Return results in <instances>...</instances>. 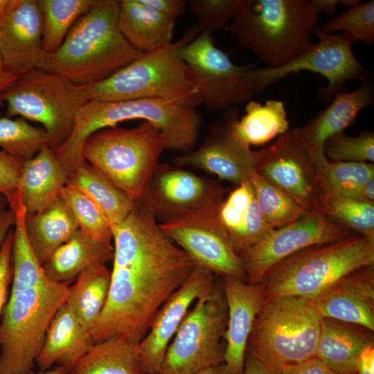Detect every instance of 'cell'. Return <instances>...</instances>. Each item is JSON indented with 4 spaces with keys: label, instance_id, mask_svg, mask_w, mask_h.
<instances>
[{
    "label": "cell",
    "instance_id": "4316f807",
    "mask_svg": "<svg viewBox=\"0 0 374 374\" xmlns=\"http://www.w3.org/2000/svg\"><path fill=\"white\" fill-rule=\"evenodd\" d=\"M373 332L361 326L321 318L316 357L335 374H355L359 354L373 344Z\"/></svg>",
    "mask_w": 374,
    "mask_h": 374
},
{
    "label": "cell",
    "instance_id": "681fc988",
    "mask_svg": "<svg viewBox=\"0 0 374 374\" xmlns=\"http://www.w3.org/2000/svg\"><path fill=\"white\" fill-rule=\"evenodd\" d=\"M265 366L247 352L242 374H280Z\"/></svg>",
    "mask_w": 374,
    "mask_h": 374
},
{
    "label": "cell",
    "instance_id": "db71d44e",
    "mask_svg": "<svg viewBox=\"0 0 374 374\" xmlns=\"http://www.w3.org/2000/svg\"><path fill=\"white\" fill-rule=\"evenodd\" d=\"M17 78L6 70L0 54V105L2 94Z\"/></svg>",
    "mask_w": 374,
    "mask_h": 374
},
{
    "label": "cell",
    "instance_id": "d6986e66",
    "mask_svg": "<svg viewBox=\"0 0 374 374\" xmlns=\"http://www.w3.org/2000/svg\"><path fill=\"white\" fill-rule=\"evenodd\" d=\"M215 286V274L195 265L183 285L163 303L138 344L144 374H159L168 346L190 306Z\"/></svg>",
    "mask_w": 374,
    "mask_h": 374
},
{
    "label": "cell",
    "instance_id": "83f0119b",
    "mask_svg": "<svg viewBox=\"0 0 374 374\" xmlns=\"http://www.w3.org/2000/svg\"><path fill=\"white\" fill-rule=\"evenodd\" d=\"M118 24L126 40L140 52H152L172 42L175 20L151 10L139 0L119 1Z\"/></svg>",
    "mask_w": 374,
    "mask_h": 374
},
{
    "label": "cell",
    "instance_id": "c3c4849f",
    "mask_svg": "<svg viewBox=\"0 0 374 374\" xmlns=\"http://www.w3.org/2000/svg\"><path fill=\"white\" fill-rule=\"evenodd\" d=\"M355 374H374V344L366 347L359 354Z\"/></svg>",
    "mask_w": 374,
    "mask_h": 374
},
{
    "label": "cell",
    "instance_id": "6f0895ef",
    "mask_svg": "<svg viewBox=\"0 0 374 374\" xmlns=\"http://www.w3.org/2000/svg\"><path fill=\"white\" fill-rule=\"evenodd\" d=\"M69 370L64 366H57L51 371H46L45 372H40L39 373L31 374H69Z\"/></svg>",
    "mask_w": 374,
    "mask_h": 374
},
{
    "label": "cell",
    "instance_id": "9c48e42d",
    "mask_svg": "<svg viewBox=\"0 0 374 374\" xmlns=\"http://www.w3.org/2000/svg\"><path fill=\"white\" fill-rule=\"evenodd\" d=\"M165 150L160 130L148 121L132 128L98 130L84 141V160L134 202L141 201Z\"/></svg>",
    "mask_w": 374,
    "mask_h": 374
},
{
    "label": "cell",
    "instance_id": "7bdbcfd3",
    "mask_svg": "<svg viewBox=\"0 0 374 374\" xmlns=\"http://www.w3.org/2000/svg\"><path fill=\"white\" fill-rule=\"evenodd\" d=\"M242 0H189L190 12L197 18L200 33L225 28L238 13Z\"/></svg>",
    "mask_w": 374,
    "mask_h": 374
},
{
    "label": "cell",
    "instance_id": "9a60e30c",
    "mask_svg": "<svg viewBox=\"0 0 374 374\" xmlns=\"http://www.w3.org/2000/svg\"><path fill=\"white\" fill-rule=\"evenodd\" d=\"M227 192L213 179L159 163L141 202L159 224H164L218 207Z\"/></svg>",
    "mask_w": 374,
    "mask_h": 374
},
{
    "label": "cell",
    "instance_id": "4fadbf2b",
    "mask_svg": "<svg viewBox=\"0 0 374 374\" xmlns=\"http://www.w3.org/2000/svg\"><path fill=\"white\" fill-rule=\"evenodd\" d=\"M256 173L290 196L308 213H322L327 196L321 168L297 128L256 151Z\"/></svg>",
    "mask_w": 374,
    "mask_h": 374
},
{
    "label": "cell",
    "instance_id": "7c38bea8",
    "mask_svg": "<svg viewBox=\"0 0 374 374\" xmlns=\"http://www.w3.org/2000/svg\"><path fill=\"white\" fill-rule=\"evenodd\" d=\"M314 35L318 42L290 62L276 68L253 66L249 71V78L255 92H262L292 73L307 71L323 75L328 80L327 86L317 91V96L330 102L338 93L346 91L348 80H368L366 70L354 55L353 41L348 35L325 33L319 28Z\"/></svg>",
    "mask_w": 374,
    "mask_h": 374
},
{
    "label": "cell",
    "instance_id": "3957f363",
    "mask_svg": "<svg viewBox=\"0 0 374 374\" xmlns=\"http://www.w3.org/2000/svg\"><path fill=\"white\" fill-rule=\"evenodd\" d=\"M198 106L195 103L160 99L89 100L77 113L70 136L54 152L69 175L86 162L82 146L92 134L124 121L142 120L160 130L165 150L186 154L193 150L199 136Z\"/></svg>",
    "mask_w": 374,
    "mask_h": 374
},
{
    "label": "cell",
    "instance_id": "484cf974",
    "mask_svg": "<svg viewBox=\"0 0 374 374\" xmlns=\"http://www.w3.org/2000/svg\"><path fill=\"white\" fill-rule=\"evenodd\" d=\"M67 181V173L48 145L33 158L25 161L19 190L26 214H36L49 207L60 197Z\"/></svg>",
    "mask_w": 374,
    "mask_h": 374
},
{
    "label": "cell",
    "instance_id": "d590c367",
    "mask_svg": "<svg viewBox=\"0 0 374 374\" xmlns=\"http://www.w3.org/2000/svg\"><path fill=\"white\" fill-rule=\"evenodd\" d=\"M249 182L265 222L272 229L287 226L309 213L257 173Z\"/></svg>",
    "mask_w": 374,
    "mask_h": 374
},
{
    "label": "cell",
    "instance_id": "f5cc1de1",
    "mask_svg": "<svg viewBox=\"0 0 374 374\" xmlns=\"http://www.w3.org/2000/svg\"><path fill=\"white\" fill-rule=\"evenodd\" d=\"M352 198L374 204V179L364 184Z\"/></svg>",
    "mask_w": 374,
    "mask_h": 374
},
{
    "label": "cell",
    "instance_id": "b9f144b4",
    "mask_svg": "<svg viewBox=\"0 0 374 374\" xmlns=\"http://www.w3.org/2000/svg\"><path fill=\"white\" fill-rule=\"evenodd\" d=\"M326 157L333 161H374V132L362 131L357 136L344 132L329 138L323 145Z\"/></svg>",
    "mask_w": 374,
    "mask_h": 374
},
{
    "label": "cell",
    "instance_id": "30bf717a",
    "mask_svg": "<svg viewBox=\"0 0 374 374\" xmlns=\"http://www.w3.org/2000/svg\"><path fill=\"white\" fill-rule=\"evenodd\" d=\"M89 100L87 85L40 69L18 78L1 97L6 116L40 123L53 150L70 136L77 113Z\"/></svg>",
    "mask_w": 374,
    "mask_h": 374
},
{
    "label": "cell",
    "instance_id": "1f68e13d",
    "mask_svg": "<svg viewBox=\"0 0 374 374\" xmlns=\"http://www.w3.org/2000/svg\"><path fill=\"white\" fill-rule=\"evenodd\" d=\"M290 123L284 103L267 100L265 104L249 100L245 114L232 123L233 134L249 146L263 145L289 131Z\"/></svg>",
    "mask_w": 374,
    "mask_h": 374
},
{
    "label": "cell",
    "instance_id": "7dc6e473",
    "mask_svg": "<svg viewBox=\"0 0 374 374\" xmlns=\"http://www.w3.org/2000/svg\"><path fill=\"white\" fill-rule=\"evenodd\" d=\"M280 374H335L328 368L317 357L288 366Z\"/></svg>",
    "mask_w": 374,
    "mask_h": 374
},
{
    "label": "cell",
    "instance_id": "6da1fadb",
    "mask_svg": "<svg viewBox=\"0 0 374 374\" xmlns=\"http://www.w3.org/2000/svg\"><path fill=\"white\" fill-rule=\"evenodd\" d=\"M112 232L109 294L91 335L94 343L118 337L139 344L195 264L141 201L123 222L112 226Z\"/></svg>",
    "mask_w": 374,
    "mask_h": 374
},
{
    "label": "cell",
    "instance_id": "f1b7e54d",
    "mask_svg": "<svg viewBox=\"0 0 374 374\" xmlns=\"http://www.w3.org/2000/svg\"><path fill=\"white\" fill-rule=\"evenodd\" d=\"M114 248L96 241L78 229L42 265L46 275L57 283L76 278L84 270L113 259Z\"/></svg>",
    "mask_w": 374,
    "mask_h": 374
},
{
    "label": "cell",
    "instance_id": "680465c9",
    "mask_svg": "<svg viewBox=\"0 0 374 374\" xmlns=\"http://www.w3.org/2000/svg\"><path fill=\"white\" fill-rule=\"evenodd\" d=\"M6 204H8L6 199L0 194V214L5 211L4 208Z\"/></svg>",
    "mask_w": 374,
    "mask_h": 374
},
{
    "label": "cell",
    "instance_id": "5b68a950",
    "mask_svg": "<svg viewBox=\"0 0 374 374\" xmlns=\"http://www.w3.org/2000/svg\"><path fill=\"white\" fill-rule=\"evenodd\" d=\"M319 14L310 0H242L225 30L267 64L281 66L309 49Z\"/></svg>",
    "mask_w": 374,
    "mask_h": 374
},
{
    "label": "cell",
    "instance_id": "ab89813d",
    "mask_svg": "<svg viewBox=\"0 0 374 374\" xmlns=\"http://www.w3.org/2000/svg\"><path fill=\"white\" fill-rule=\"evenodd\" d=\"M322 214L359 234L374 238V204L353 198L327 195Z\"/></svg>",
    "mask_w": 374,
    "mask_h": 374
},
{
    "label": "cell",
    "instance_id": "f35d334b",
    "mask_svg": "<svg viewBox=\"0 0 374 374\" xmlns=\"http://www.w3.org/2000/svg\"><path fill=\"white\" fill-rule=\"evenodd\" d=\"M321 174L327 195L352 198L364 184L374 179V164L328 159Z\"/></svg>",
    "mask_w": 374,
    "mask_h": 374
},
{
    "label": "cell",
    "instance_id": "74e56055",
    "mask_svg": "<svg viewBox=\"0 0 374 374\" xmlns=\"http://www.w3.org/2000/svg\"><path fill=\"white\" fill-rule=\"evenodd\" d=\"M46 145L47 135L43 128L32 125L19 117L0 118V148L23 161L33 158Z\"/></svg>",
    "mask_w": 374,
    "mask_h": 374
},
{
    "label": "cell",
    "instance_id": "ffe728a7",
    "mask_svg": "<svg viewBox=\"0 0 374 374\" xmlns=\"http://www.w3.org/2000/svg\"><path fill=\"white\" fill-rule=\"evenodd\" d=\"M42 34L43 18L38 0H20L0 23V54L9 73L19 78L39 68L46 55Z\"/></svg>",
    "mask_w": 374,
    "mask_h": 374
},
{
    "label": "cell",
    "instance_id": "7a4b0ae2",
    "mask_svg": "<svg viewBox=\"0 0 374 374\" xmlns=\"http://www.w3.org/2000/svg\"><path fill=\"white\" fill-rule=\"evenodd\" d=\"M12 285L0 319V374H31L48 327L66 302L69 284L50 279L28 239L21 198L10 208Z\"/></svg>",
    "mask_w": 374,
    "mask_h": 374
},
{
    "label": "cell",
    "instance_id": "ac0fdd59",
    "mask_svg": "<svg viewBox=\"0 0 374 374\" xmlns=\"http://www.w3.org/2000/svg\"><path fill=\"white\" fill-rule=\"evenodd\" d=\"M238 114L235 107L226 109L213 125L205 142L198 149L175 157L173 163L179 167L202 169L237 186L249 181L256 173V151L232 131V123Z\"/></svg>",
    "mask_w": 374,
    "mask_h": 374
},
{
    "label": "cell",
    "instance_id": "d4e9b609",
    "mask_svg": "<svg viewBox=\"0 0 374 374\" xmlns=\"http://www.w3.org/2000/svg\"><path fill=\"white\" fill-rule=\"evenodd\" d=\"M93 344L90 332L64 303L48 327L35 362L41 372L48 371L55 364L70 371Z\"/></svg>",
    "mask_w": 374,
    "mask_h": 374
},
{
    "label": "cell",
    "instance_id": "44dd1931",
    "mask_svg": "<svg viewBox=\"0 0 374 374\" xmlns=\"http://www.w3.org/2000/svg\"><path fill=\"white\" fill-rule=\"evenodd\" d=\"M223 294L227 308L224 363L231 374H242L249 338L265 300L264 288L261 283L223 277Z\"/></svg>",
    "mask_w": 374,
    "mask_h": 374
},
{
    "label": "cell",
    "instance_id": "e575fe53",
    "mask_svg": "<svg viewBox=\"0 0 374 374\" xmlns=\"http://www.w3.org/2000/svg\"><path fill=\"white\" fill-rule=\"evenodd\" d=\"M43 18L42 46L46 54L55 52L77 20L96 0H38Z\"/></svg>",
    "mask_w": 374,
    "mask_h": 374
},
{
    "label": "cell",
    "instance_id": "836d02e7",
    "mask_svg": "<svg viewBox=\"0 0 374 374\" xmlns=\"http://www.w3.org/2000/svg\"><path fill=\"white\" fill-rule=\"evenodd\" d=\"M110 280L106 265L98 264L84 270L69 286L65 303L90 333L106 303Z\"/></svg>",
    "mask_w": 374,
    "mask_h": 374
},
{
    "label": "cell",
    "instance_id": "52a82bcc",
    "mask_svg": "<svg viewBox=\"0 0 374 374\" xmlns=\"http://www.w3.org/2000/svg\"><path fill=\"white\" fill-rule=\"evenodd\" d=\"M199 33L190 27L177 42L142 53L98 82L87 85L89 100L160 99L200 105L198 92L182 56V49Z\"/></svg>",
    "mask_w": 374,
    "mask_h": 374
},
{
    "label": "cell",
    "instance_id": "2e32d148",
    "mask_svg": "<svg viewBox=\"0 0 374 374\" xmlns=\"http://www.w3.org/2000/svg\"><path fill=\"white\" fill-rule=\"evenodd\" d=\"M351 229L322 213H309L287 226L274 229L240 255L247 283L259 284L272 266L307 247L332 242L352 234Z\"/></svg>",
    "mask_w": 374,
    "mask_h": 374
},
{
    "label": "cell",
    "instance_id": "ba28073f",
    "mask_svg": "<svg viewBox=\"0 0 374 374\" xmlns=\"http://www.w3.org/2000/svg\"><path fill=\"white\" fill-rule=\"evenodd\" d=\"M321 321L307 299L286 296L265 299L256 317L247 352L280 373L316 357Z\"/></svg>",
    "mask_w": 374,
    "mask_h": 374
},
{
    "label": "cell",
    "instance_id": "f546056e",
    "mask_svg": "<svg viewBox=\"0 0 374 374\" xmlns=\"http://www.w3.org/2000/svg\"><path fill=\"white\" fill-rule=\"evenodd\" d=\"M25 222L30 245L42 265L79 229L70 208L60 197L44 211L26 214Z\"/></svg>",
    "mask_w": 374,
    "mask_h": 374
},
{
    "label": "cell",
    "instance_id": "cb8c5ba5",
    "mask_svg": "<svg viewBox=\"0 0 374 374\" xmlns=\"http://www.w3.org/2000/svg\"><path fill=\"white\" fill-rule=\"evenodd\" d=\"M217 220L238 256L274 229L265 222L249 181L237 186L224 199Z\"/></svg>",
    "mask_w": 374,
    "mask_h": 374
},
{
    "label": "cell",
    "instance_id": "f907efd6",
    "mask_svg": "<svg viewBox=\"0 0 374 374\" xmlns=\"http://www.w3.org/2000/svg\"><path fill=\"white\" fill-rule=\"evenodd\" d=\"M311 3L319 14L322 12L328 15H334L337 7L341 6L342 0H310Z\"/></svg>",
    "mask_w": 374,
    "mask_h": 374
},
{
    "label": "cell",
    "instance_id": "ee69618b",
    "mask_svg": "<svg viewBox=\"0 0 374 374\" xmlns=\"http://www.w3.org/2000/svg\"><path fill=\"white\" fill-rule=\"evenodd\" d=\"M24 161L0 150V194L10 207L20 195L19 180Z\"/></svg>",
    "mask_w": 374,
    "mask_h": 374
},
{
    "label": "cell",
    "instance_id": "277c9868",
    "mask_svg": "<svg viewBox=\"0 0 374 374\" xmlns=\"http://www.w3.org/2000/svg\"><path fill=\"white\" fill-rule=\"evenodd\" d=\"M119 1L96 0L72 26L60 48L46 54L39 69L75 84L90 85L138 57L118 28Z\"/></svg>",
    "mask_w": 374,
    "mask_h": 374
},
{
    "label": "cell",
    "instance_id": "bcb514c9",
    "mask_svg": "<svg viewBox=\"0 0 374 374\" xmlns=\"http://www.w3.org/2000/svg\"><path fill=\"white\" fill-rule=\"evenodd\" d=\"M146 7L172 19H176L186 10L185 0H139Z\"/></svg>",
    "mask_w": 374,
    "mask_h": 374
},
{
    "label": "cell",
    "instance_id": "4dcf8cb0",
    "mask_svg": "<svg viewBox=\"0 0 374 374\" xmlns=\"http://www.w3.org/2000/svg\"><path fill=\"white\" fill-rule=\"evenodd\" d=\"M69 374H144L138 344L113 337L94 343Z\"/></svg>",
    "mask_w": 374,
    "mask_h": 374
},
{
    "label": "cell",
    "instance_id": "603a6c76",
    "mask_svg": "<svg viewBox=\"0 0 374 374\" xmlns=\"http://www.w3.org/2000/svg\"><path fill=\"white\" fill-rule=\"evenodd\" d=\"M373 102V87L371 81L367 80L353 91L336 95L331 103L308 124L297 127L303 143L321 168L328 161L323 153L326 141L344 132L355 121L360 112Z\"/></svg>",
    "mask_w": 374,
    "mask_h": 374
},
{
    "label": "cell",
    "instance_id": "11a10c76",
    "mask_svg": "<svg viewBox=\"0 0 374 374\" xmlns=\"http://www.w3.org/2000/svg\"><path fill=\"white\" fill-rule=\"evenodd\" d=\"M20 0H0V23L2 22L7 16L18 5Z\"/></svg>",
    "mask_w": 374,
    "mask_h": 374
},
{
    "label": "cell",
    "instance_id": "8992f818",
    "mask_svg": "<svg viewBox=\"0 0 374 374\" xmlns=\"http://www.w3.org/2000/svg\"><path fill=\"white\" fill-rule=\"evenodd\" d=\"M371 265L374 238L351 234L292 254L269 268L260 283L265 299L290 296L313 301L348 274Z\"/></svg>",
    "mask_w": 374,
    "mask_h": 374
},
{
    "label": "cell",
    "instance_id": "e0dca14e",
    "mask_svg": "<svg viewBox=\"0 0 374 374\" xmlns=\"http://www.w3.org/2000/svg\"><path fill=\"white\" fill-rule=\"evenodd\" d=\"M219 206L159 226L195 265L215 275L234 277L247 282L244 264L229 244L219 224Z\"/></svg>",
    "mask_w": 374,
    "mask_h": 374
},
{
    "label": "cell",
    "instance_id": "d6a6232c",
    "mask_svg": "<svg viewBox=\"0 0 374 374\" xmlns=\"http://www.w3.org/2000/svg\"><path fill=\"white\" fill-rule=\"evenodd\" d=\"M67 184L89 197L103 211L111 226L123 222L136 204L87 162L68 175Z\"/></svg>",
    "mask_w": 374,
    "mask_h": 374
},
{
    "label": "cell",
    "instance_id": "60d3db41",
    "mask_svg": "<svg viewBox=\"0 0 374 374\" xmlns=\"http://www.w3.org/2000/svg\"><path fill=\"white\" fill-rule=\"evenodd\" d=\"M321 31L332 34L344 31L354 42L367 44L374 42V1L370 0L349 7L345 12L323 24Z\"/></svg>",
    "mask_w": 374,
    "mask_h": 374
},
{
    "label": "cell",
    "instance_id": "7402d4cb",
    "mask_svg": "<svg viewBox=\"0 0 374 374\" xmlns=\"http://www.w3.org/2000/svg\"><path fill=\"white\" fill-rule=\"evenodd\" d=\"M321 318L374 331V265L348 274L325 294L310 301Z\"/></svg>",
    "mask_w": 374,
    "mask_h": 374
},
{
    "label": "cell",
    "instance_id": "9f6ffc18",
    "mask_svg": "<svg viewBox=\"0 0 374 374\" xmlns=\"http://www.w3.org/2000/svg\"><path fill=\"white\" fill-rule=\"evenodd\" d=\"M196 374H231L224 363L205 368Z\"/></svg>",
    "mask_w": 374,
    "mask_h": 374
},
{
    "label": "cell",
    "instance_id": "f6af8a7d",
    "mask_svg": "<svg viewBox=\"0 0 374 374\" xmlns=\"http://www.w3.org/2000/svg\"><path fill=\"white\" fill-rule=\"evenodd\" d=\"M12 228L0 246V319L12 280Z\"/></svg>",
    "mask_w": 374,
    "mask_h": 374
},
{
    "label": "cell",
    "instance_id": "8fae6325",
    "mask_svg": "<svg viewBox=\"0 0 374 374\" xmlns=\"http://www.w3.org/2000/svg\"><path fill=\"white\" fill-rule=\"evenodd\" d=\"M193 304L168 346L159 374H196L224 363L227 308L223 292L215 286Z\"/></svg>",
    "mask_w": 374,
    "mask_h": 374
},
{
    "label": "cell",
    "instance_id": "5bb4252c",
    "mask_svg": "<svg viewBox=\"0 0 374 374\" xmlns=\"http://www.w3.org/2000/svg\"><path fill=\"white\" fill-rule=\"evenodd\" d=\"M184 60L198 92L200 105L227 109L252 100L255 91L249 78L253 64L238 65L217 48L211 33H199L182 49Z\"/></svg>",
    "mask_w": 374,
    "mask_h": 374
},
{
    "label": "cell",
    "instance_id": "816d5d0a",
    "mask_svg": "<svg viewBox=\"0 0 374 374\" xmlns=\"http://www.w3.org/2000/svg\"><path fill=\"white\" fill-rule=\"evenodd\" d=\"M15 222V216L12 210H5L0 214V246L14 226Z\"/></svg>",
    "mask_w": 374,
    "mask_h": 374
},
{
    "label": "cell",
    "instance_id": "8d00e7d4",
    "mask_svg": "<svg viewBox=\"0 0 374 374\" xmlns=\"http://www.w3.org/2000/svg\"><path fill=\"white\" fill-rule=\"evenodd\" d=\"M60 197L70 208L79 229L87 237L112 245V226L100 208L77 188L67 184Z\"/></svg>",
    "mask_w": 374,
    "mask_h": 374
}]
</instances>
